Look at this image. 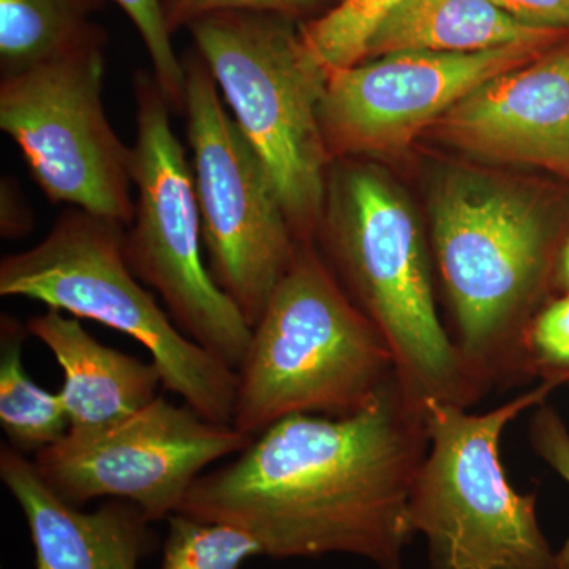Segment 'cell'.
Returning a JSON list of instances; mask_svg holds the SVG:
<instances>
[{"label": "cell", "mask_w": 569, "mask_h": 569, "mask_svg": "<svg viewBox=\"0 0 569 569\" xmlns=\"http://www.w3.org/2000/svg\"><path fill=\"white\" fill-rule=\"evenodd\" d=\"M183 70L182 112L209 271L253 329L293 263L298 242L274 183L224 110L203 58L190 54Z\"/></svg>", "instance_id": "obj_9"}, {"label": "cell", "mask_w": 569, "mask_h": 569, "mask_svg": "<svg viewBox=\"0 0 569 569\" xmlns=\"http://www.w3.org/2000/svg\"><path fill=\"white\" fill-rule=\"evenodd\" d=\"M189 31L274 183L295 239L306 241L323 213L331 160L320 122L328 70L284 14L223 11Z\"/></svg>", "instance_id": "obj_5"}, {"label": "cell", "mask_w": 569, "mask_h": 569, "mask_svg": "<svg viewBox=\"0 0 569 569\" xmlns=\"http://www.w3.org/2000/svg\"><path fill=\"white\" fill-rule=\"evenodd\" d=\"M432 227L468 372L485 392L526 378L527 318L556 250L550 216L522 187L458 171L438 183Z\"/></svg>", "instance_id": "obj_2"}, {"label": "cell", "mask_w": 569, "mask_h": 569, "mask_svg": "<svg viewBox=\"0 0 569 569\" xmlns=\"http://www.w3.org/2000/svg\"><path fill=\"white\" fill-rule=\"evenodd\" d=\"M560 277L561 282L567 287V293H569V234L567 241H565L563 249L560 254Z\"/></svg>", "instance_id": "obj_27"}, {"label": "cell", "mask_w": 569, "mask_h": 569, "mask_svg": "<svg viewBox=\"0 0 569 569\" xmlns=\"http://www.w3.org/2000/svg\"><path fill=\"white\" fill-rule=\"evenodd\" d=\"M253 437L217 425L192 407L157 397L137 415L96 433H67L41 449V478L69 503L110 497L130 501L149 520L170 518L206 467L239 455Z\"/></svg>", "instance_id": "obj_11"}, {"label": "cell", "mask_w": 569, "mask_h": 569, "mask_svg": "<svg viewBox=\"0 0 569 569\" xmlns=\"http://www.w3.org/2000/svg\"><path fill=\"white\" fill-rule=\"evenodd\" d=\"M0 193V231L7 239L22 238L33 228L31 212L10 179H3Z\"/></svg>", "instance_id": "obj_26"}, {"label": "cell", "mask_w": 569, "mask_h": 569, "mask_svg": "<svg viewBox=\"0 0 569 569\" xmlns=\"http://www.w3.org/2000/svg\"><path fill=\"white\" fill-rule=\"evenodd\" d=\"M323 220L332 258L391 347L407 395L466 408L485 395L440 323L417 219L387 176L343 168L326 186Z\"/></svg>", "instance_id": "obj_4"}, {"label": "cell", "mask_w": 569, "mask_h": 569, "mask_svg": "<svg viewBox=\"0 0 569 569\" xmlns=\"http://www.w3.org/2000/svg\"><path fill=\"white\" fill-rule=\"evenodd\" d=\"M100 0H0L2 77L20 73L88 43Z\"/></svg>", "instance_id": "obj_17"}, {"label": "cell", "mask_w": 569, "mask_h": 569, "mask_svg": "<svg viewBox=\"0 0 569 569\" xmlns=\"http://www.w3.org/2000/svg\"><path fill=\"white\" fill-rule=\"evenodd\" d=\"M0 479L28 522L36 569H138L152 549L151 520L137 505L112 500L82 512L10 445L0 449Z\"/></svg>", "instance_id": "obj_14"}, {"label": "cell", "mask_w": 569, "mask_h": 569, "mask_svg": "<svg viewBox=\"0 0 569 569\" xmlns=\"http://www.w3.org/2000/svg\"><path fill=\"white\" fill-rule=\"evenodd\" d=\"M559 43L395 52L329 71L320 104L326 149L331 157L400 151L479 86Z\"/></svg>", "instance_id": "obj_12"}, {"label": "cell", "mask_w": 569, "mask_h": 569, "mask_svg": "<svg viewBox=\"0 0 569 569\" xmlns=\"http://www.w3.org/2000/svg\"><path fill=\"white\" fill-rule=\"evenodd\" d=\"M559 388L542 381L488 413L422 403L427 452L411 489L408 520L426 535L432 569H552L535 496L509 485L500 441L509 422Z\"/></svg>", "instance_id": "obj_7"}, {"label": "cell", "mask_w": 569, "mask_h": 569, "mask_svg": "<svg viewBox=\"0 0 569 569\" xmlns=\"http://www.w3.org/2000/svg\"><path fill=\"white\" fill-rule=\"evenodd\" d=\"M168 520L160 569H239L264 556L260 542L239 527L174 512Z\"/></svg>", "instance_id": "obj_20"}, {"label": "cell", "mask_w": 569, "mask_h": 569, "mask_svg": "<svg viewBox=\"0 0 569 569\" xmlns=\"http://www.w3.org/2000/svg\"><path fill=\"white\" fill-rule=\"evenodd\" d=\"M126 227L70 209L50 234L0 261V295L99 321L133 337L162 373L163 388L217 425L233 426L238 372L189 339L133 274Z\"/></svg>", "instance_id": "obj_6"}, {"label": "cell", "mask_w": 569, "mask_h": 569, "mask_svg": "<svg viewBox=\"0 0 569 569\" xmlns=\"http://www.w3.org/2000/svg\"><path fill=\"white\" fill-rule=\"evenodd\" d=\"M568 33L531 28L490 0H403L373 33L365 61L406 51L481 52L559 43Z\"/></svg>", "instance_id": "obj_16"}, {"label": "cell", "mask_w": 569, "mask_h": 569, "mask_svg": "<svg viewBox=\"0 0 569 569\" xmlns=\"http://www.w3.org/2000/svg\"><path fill=\"white\" fill-rule=\"evenodd\" d=\"M509 17L539 29L569 32V0H490Z\"/></svg>", "instance_id": "obj_25"}, {"label": "cell", "mask_w": 569, "mask_h": 569, "mask_svg": "<svg viewBox=\"0 0 569 569\" xmlns=\"http://www.w3.org/2000/svg\"><path fill=\"white\" fill-rule=\"evenodd\" d=\"M527 377L569 387V293L546 306L531 320L522 346Z\"/></svg>", "instance_id": "obj_21"}, {"label": "cell", "mask_w": 569, "mask_h": 569, "mask_svg": "<svg viewBox=\"0 0 569 569\" xmlns=\"http://www.w3.org/2000/svg\"><path fill=\"white\" fill-rule=\"evenodd\" d=\"M29 335L13 317L0 318V425L10 447L41 451L59 443L70 425L61 395L40 388L26 373L22 346Z\"/></svg>", "instance_id": "obj_18"}, {"label": "cell", "mask_w": 569, "mask_h": 569, "mask_svg": "<svg viewBox=\"0 0 569 569\" xmlns=\"http://www.w3.org/2000/svg\"><path fill=\"white\" fill-rule=\"evenodd\" d=\"M403 0H340L301 26L307 47L326 70L348 69L366 59L373 33Z\"/></svg>", "instance_id": "obj_19"}, {"label": "cell", "mask_w": 569, "mask_h": 569, "mask_svg": "<svg viewBox=\"0 0 569 569\" xmlns=\"http://www.w3.org/2000/svg\"><path fill=\"white\" fill-rule=\"evenodd\" d=\"M103 36L0 82V129L51 203L130 227L132 148L103 110Z\"/></svg>", "instance_id": "obj_10"}, {"label": "cell", "mask_w": 569, "mask_h": 569, "mask_svg": "<svg viewBox=\"0 0 569 569\" xmlns=\"http://www.w3.org/2000/svg\"><path fill=\"white\" fill-rule=\"evenodd\" d=\"M427 452L422 403L395 378L347 417L291 415L201 475L178 512L230 523L276 559L351 553L402 569Z\"/></svg>", "instance_id": "obj_1"}, {"label": "cell", "mask_w": 569, "mask_h": 569, "mask_svg": "<svg viewBox=\"0 0 569 569\" xmlns=\"http://www.w3.org/2000/svg\"><path fill=\"white\" fill-rule=\"evenodd\" d=\"M329 0H160L164 21L173 33L178 29L189 28L193 21L208 14L223 11H266L284 17L309 13L326 6Z\"/></svg>", "instance_id": "obj_23"}, {"label": "cell", "mask_w": 569, "mask_h": 569, "mask_svg": "<svg viewBox=\"0 0 569 569\" xmlns=\"http://www.w3.org/2000/svg\"><path fill=\"white\" fill-rule=\"evenodd\" d=\"M133 222L123 250L133 274L153 288L179 329L238 372L253 329L206 268L192 164L170 122V103L153 74L138 73Z\"/></svg>", "instance_id": "obj_8"}, {"label": "cell", "mask_w": 569, "mask_h": 569, "mask_svg": "<svg viewBox=\"0 0 569 569\" xmlns=\"http://www.w3.org/2000/svg\"><path fill=\"white\" fill-rule=\"evenodd\" d=\"M140 33L146 51L151 58L153 78L159 82L171 110L182 112L186 92V70L176 56L173 33L164 21L160 0H114Z\"/></svg>", "instance_id": "obj_22"}, {"label": "cell", "mask_w": 569, "mask_h": 569, "mask_svg": "<svg viewBox=\"0 0 569 569\" xmlns=\"http://www.w3.org/2000/svg\"><path fill=\"white\" fill-rule=\"evenodd\" d=\"M436 126L445 140L479 159L569 179V40L479 86Z\"/></svg>", "instance_id": "obj_13"}, {"label": "cell", "mask_w": 569, "mask_h": 569, "mask_svg": "<svg viewBox=\"0 0 569 569\" xmlns=\"http://www.w3.org/2000/svg\"><path fill=\"white\" fill-rule=\"evenodd\" d=\"M530 440L539 458L569 485V430L552 407L539 406L531 419ZM552 569H569V538L553 556Z\"/></svg>", "instance_id": "obj_24"}, {"label": "cell", "mask_w": 569, "mask_h": 569, "mask_svg": "<svg viewBox=\"0 0 569 569\" xmlns=\"http://www.w3.org/2000/svg\"><path fill=\"white\" fill-rule=\"evenodd\" d=\"M396 377L387 339L313 250L298 246L238 369L233 427L257 437L291 415L347 417Z\"/></svg>", "instance_id": "obj_3"}, {"label": "cell", "mask_w": 569, "mask_h": 569, "mask_svg": "<svg viewBox=\"0 0 569 569\" xmlns=\"http://www.w3.org/2000/svg\"><path fill=\"white\" fill-rule=\"evenodd\" d=\"M29 335L63 370L61 395L69 433H96L126 421L159 397L162 373L151 362L122 353L89 335L80 318L48 309L28 321Z\"/></svg>", "instance_id": "obj_15"}]
</instances>
